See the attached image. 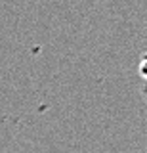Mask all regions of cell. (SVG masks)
Wrapping results in <instances>:
<instances>
[{"mask_svg": "<svg viewBox=\"0 0 147 153\" xmlns=\"http://www.w3.org/2000/svg\"><path fill=\"white\" fill-rule=\"evenodd\" d=\"M145 65H147V57L143 56V57H141V63H140V75H141V79H147V73H145Z\"/></svg>", "mask_w": 147, "mask_h": 153, "instance_id": "obj_1", "label": "cell"}]
</instances>
